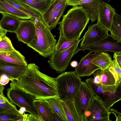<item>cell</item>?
Returning a JSON list of instances; mask_svg holds the SVG:
<instances>
[{"instance_id": "35", "label": "cell", "mask_w": 121, "mask_h": 121, "mask_svg": "<svg viewBox=\"0 0 121 121\" xmlns=\"http://www.w3.org/2000/svg\"><path fill=\"white\" fill-rule=\"evenodd\" d=\"M109 111L110 113H113L115 116L116 121H121V114L117 110L113 108H110Z\"/></svg>"}, {"instance_id": "31", "label": "cell", "mask_w": 121, "mask_h": 121, "mask_svg": "<svg viewBox=\"0 0 121 121\" xmlns=\"http://www.w3.org/2000/svg\"><path fill=\"white\" fill-rule=\"evenodd\" d=\"M23 114L15 112H0V121H22Z\"/></svg>"}, {"instance_id": "45", "label": "cell", "mask_w": 121, "mask_h": 121, "mask_svg": "<svg viewBox=\"0 0 121 121\" xmlns=\"http://www.w3.org/2000/svg\"><path fill=\"white\" fill-rule=\"evenodd\" d=\"M19 111L21 114H23L26 112V109L24 107H22L20 108Z\"/></svg>"}, {"instance_id": "14", "label": "cell", "mask_w": 121, "mask_h": 121, "mask_svg": "<svg viewBox=\"0 0 121 121\" xmlns=\"http://www.w3.org/2000/svg\"><path fill=\"white\" fill-rule=\"evenodd\" d=\"M90 52L82 57L75 67L74 71L79 77H89L96 70L100 69L92 62V54Z\"/></svg>"}, {"instance_id": "43", "label": "cell", "mask_w": 121, "mask_h": 121, "mask_svg": "<svg viewBox=\"0 0 121 121\" xmlns=\"http://www.w3.org/2000/svg\"><path fill=\"white\" fill-rule=\"evenodd\" d=\"M0 13L2 14H8L9 13L7 12L5 9L0 5Z\"/></svg>"}, {"instance_id": "17", "label": "cell", "mask_w": 121, "mask_h": 121, "mask_svg": "<svg viewBox=\"0 0 121 121\" xmlns=\"http://www.w3.org/2000/svg\"><path fill=\"white\" fill-rule=\"evenodd\" d=\"M104 3L103 0H83L78 6H81L92 22L97 20L99 11Z\"/></svg>"}, {"instance_id": "32", "label": "cell", "mask_w": 121, "mask_h": 121, "mask_svg": "<svg viewBox=\"0 0 121 121\" xmlns=\"http://www.w3.org/2000/svg\"><path fill=\"white\" fill-rule=\"evenodd\" d=\"M15 49L9 38L6 35L0 37V50L11 51Z\"/></svg>"}, {"instance_id": "26", "label": "cell", "mask_w": 121, "mask_h": 121, "mask_svg": "<svg viewBox=\"0 0 121 121\" xmlns=\"http://www.w3.org/2000/svg\"><path fill=\"white\" fill-rule=\"evenodd\" d=\"M16 9L21 11L31 17H40L42 15L39 11L29 6L22 3H18L14 0H3Z\"/></svg>"}, {"instance_id": "18", "label": "cell", "mask_w": 121, "mask_h": 121, "mask_svg": "<svg viewBox=\"0 0 121 121\" xmlns=\"http://www.w3.org/2000/svg\"><path fill=\"white\" fill-rule=\"evenodd\" d=\"M27 66L15 65L0 63V75L5 74L11 80L22 75L26 70Z\"/></svg>"}, {"instance_id": "38", "label": "cell", "mask_w": 121, "mask_h": 121, "mask_svg": "<svg viewBox=\"0 0 121 121\" xmlns=\"http://www.w3.org/2000/svg\"><path fill=\"white\" fill-rule=\"evenodd\" d=\"M82 0H67V4L68 5L74 7L78 6V2Z\"/></svg>"}, {"instance_id": "12", "label": "cell", "mask_w": 121, "mask_h": 121, "mask_svg": "<svg viewBox=\"0 0 121 121\" xmlns=\"http://www.w3.org/2000/svg\"><path fill=\"white\" fill-rule=\"evenodd\" d=\"M16 34L19 41L28 45L36 35L34 22L30 19L21 20Z\"/></svg>"}, {"instance_id": "19", "label": "cell", "mask_w": 121, "mask_h": 121, "mask_svg": "<svg viewBox=\"0 0 121 121\" xmlns=\"http://www.w3.org/2000/svg\"><path fill=\"white\" fill-rule=\"evenodd\" d=\"M94 82L96 84L106 86L115 85V79L112 73L107 69L98 70L93 73Z\"/></svg>"}, {"instance_id": "25", "label": "cell", "mask_w": 121, "mask_h": 121, "mask_svg": "<svg viewBox=\"0 0 121 121\" xmlns=\"http://www.w3.org/2000/svg\"><path fill=\"white\" fill-rule=\"evenodd\" d=\"M109 37L119 43H121V16L116 12L114 16Z\"/></svg>"}, {"instance_id": "7", "label": "cell", "mask_w": 121, "mask_h": 121, "mask_svg": "<svg viewBox=\"0 0 121 121\" xmlns=\"http://www.w3.org/2000/svg\"><path fill=\"white\" fill-rule=\"evenodd\" d=\"M7 91V96L13 104L20 108H25L26 112L30 114L39 116L34 103L35 96L16 88L10 87Z\"/></svg>"}, {"instance_id": "44", "label": "cell", "mask_w": 121, "mask_h": 121, "mask_svg": "<svg viewBox=\"0 0 121 121\" xmlns=\"http://www.w3.org/2000/svg\"><path fill=\"white\" fill-rule=\"evenodd\" d=\"M77 62L76 61H73L70 63V65L73 67H75L77 66L78 64Z\"/></svg>"}, {"instance_id": "1", "label": "cell", "mask_w": 121, "mask_h": 121, "mask_svg": "<svg viewBox=\"0 0 121 121\" xmlns=\"http://www.w3.org/2000/svg\"><path fill=\"white\" fill-rule=\"evenodd\" d=\"M39 69L35 63L28 64L22 75L11 80L10 87L19 89L32 95L36 97V99L59 98L56 78L41 73Z\"/></svg>"}, {"instance_id": "16", "label": "cell", "mask_w": 121, "mask_h": 121, "mask_svg": "<svg viewBox=\"0 0 121 121\" xmlns=\"http://www.w3.org/2000/svg\"><path fill=\"white\" fill-rule=\"evenodd\" d=\"M116 13L114 8L108 4L104 2L99 10L97 23L110 31Z\"/></svg>"}, {"instance_id": "42", "label": "cell", "mask_w": 121, "mask_h": 121, "mask_svg": "<svg viewBox=\"0 0 121 121\" xmlns=\"http://www.w3.org/2000/svg\"><path fill=\"white\" fill-rule=\"evenodd\" d=\"M1 75H0V80L1 78ZM4 89L5 87L4 86L1 85L0 83V95H4L3 92Z\"/></svg>"}, {"instance_id": "24", "label": "cell", "mask_w": 121, "mask_h": 121, "mask_svg": "<svg viewBox=\"0 0 121 121\" xmlns=\"http://www.w3.org/2000/svg\"><path fill=\"white\" fill-rule=\"evenodd\" d=\"M18 3L26 4L40 12L41 14L48 9L53 0H14Z\"/></svg>"}, {"instance_id": "27", "label": "cell", "mask_w": 121, "mask_h": 121, "mask_svg": "<svg viewBox=\"0 0 121 121\" xmlns=\"http://www.w3.org/2000/svg\"><path fill=\"white\" fill-rule=\"evenodd\" d=\"M0 5L10 15L19 19H30V17L24 12L19 10L6 1L0 0Z\"/></svg>"}, {"instance_id": "33", "label": "cell", "mask_w": 121, "mask_h": 121, "mask_svg": "<svg viewBox=\"0 0 121 121\" xmlns=\"http://www.w3.org/2000/svg\"><path fill=\"white\" fill-rule=\"evenodd\" d=\"M0 112H8L20 113L15 105L10 100L5 103H0Z\"/></svg>"}, {"instance_id": "46", "label": "cell", "mask_w": 121, "mask_h": 121, "mask_svg": "<svg viewBox=\"0 0 121 121\" xmlns=\"http://www.w3.org/2000/svg\"><path fill=\"white\" fill-rule=\"evenodd\" d=\"M108 0V1H110V0Z\"/></svg>"}, {"instance_id": "36", "label": "cell", "mask_w": 121, "mask_h": 121, "mask_svg": "<svg viewBox=\"0 0 121 121\" xmlns=\"http://www.w3.org/2000/svg\"><path fill=\"white\" fill-rule=\"evenodd\" d=\"M4 75H1L0 83L1 85L4 86L7 84L10 80L6 75H4L5 74L4 76Z\"/></svg>"}, {"instance_id": "22", "label": "cell", "mask_w": 121, "mask_h": 121, "mask_svg": "<svg viewBox=\"0 0 121 121\" xmlns=\"http://www.w3.org/2000/svg\"><path fill=\"white\" fill-rule=\"evenodd\" d=\"M0 21V26L4 30L11 33H16L21 20L8 14H2Z\"/></svg>"}, {"instance_id": "4", "label": "cell", "mask_w": 121, "mask_h": 121, "mask_svg": "<svg viewBox=\"0 0 121 121\" xmlns=\"http://www.w3.org/2000/svg\"><path fill=\"white\" fill-rule=\"evenodd\" d=\"M85 81L95 96L109 111L115 103L121 100V83L111 86L98 84L94 82L92 77L86 79Z\"/></svg>"}, {"instance_id": "13", "label": "cell", "mask_w": 121, "mask_h": 121, "mask_svg": "<svg viewBox=\"0 0 121 121\" xmlns=\"http://www.w3.org/2000/svg\"><path fill=\"white\" fill-rule=\"evenodd\" d=\"M89 50L91 53L97 52L109 51L114 53L121 52V43L109 39L108 37L101 41L86 47L78 48L76 51L77 53L80 50Z\"/></svg>"}, {"instance_id": "3", "label": "cell", "mask_w": 121, "mask_h": 121, "mask_svg": "<svg viewBox=\"0 0 121 121\" xmlns=\"http://www.w3.org/2000/svg\"><path fill=\"white\" fill-rule=\"evenodd\" d=\"M35 28L36 37L27 46L42 56L49 57L55 51L56 40V36L51 32L50 28L42 17H31Z\"/></svg>"}, {"instance_id": "9", "label": "cell", "mask_w": 121, "mask_h": 121, "mask_svg": "<svg viewBox=\"0 0 121 121\" xmlns=\"http://www.w3.org/2000/svg\"><path fill=\"white\" fill-rule=\"evenodd\" d=\"M110 113L96 97L92 100L83 117V121H109Z\"/></svg>"}, {"instance_id": "10", "label": "cell", "mask_w": 121, "mask_h": 121, "mask_svg": "<svg viewBox=\"0 0 121 121\" xmlns=\"http://www.w3.org/2000/svg\"><path fill=\"white\" fill-rule=\"evenodd\" d=\"M95 96L86 82L82 81L74 96L73 102L78 112L83 119L85 112Z\"/></svg>"}, {"instance_id": "34", "label": "cell", "mask_w": 121, "mask_h": 121, "mask_svg": "<svg viewBox=\"0 0 121 121\" xmlns=\"http://www.w3.org/2000/svg\"><path fill=\"white\" fill-rule=\"evenodd\" d=\"M27 121H43V120L40 116L30 114L28 116Z\"/></svg>"}, {"instance_id": "2", "label": "cell", "mask_w": 121, "mask_h": 121, "mask_svg": "<svg viewBox=\"0 0 121 121\" xmlns=\"http://www.w3.org/2000/svg\"><path fill=\"white\" fill-rule=\"evenodd\" d=\"M58 22V29L67 40L79 39L90 20L81 6L73 7Z\"/></svg>"}, {"instance_id": "8", "label": "cell", "mask_w": 121, "mask_h": 121, "mask_svg": "<svg viewBox=\"0 0 121 121\" xmlns=\"http://www.w3.org/2000/svg\"><path fill=\"white\" fill-rule=\"evenodd\" d=\"M67 0H53L49 6L42 15L45 23L52 30L56 26L68 6Z\"/></svg>"}, {"instance_id": "11", "label": "cell", "mask_w": 121, "mask_h": 121, "mask_svg": "<svg viewBox=\"0 0 121 121\" xmlns=\"http://www.w3.org/2000/svg\"><path fill=\"white\" fill-rule=\"evenodd\" d=\"M108 31L97 23L90 25L83 37L79 48L86 47L108 38L109 36Z\"/></svg>"}, {"instance_id": "5", "label": "cell", "mask_w": 121, "mask_h": 121, "mask_svg": "<svg viewBox=\"0 0 121 121\" xmlns=\"http://www.w3.org/2000/svg\"><path fill=\"white\" fill-rule=\"evenodd\" d=\"M56 78L59 99L73 101L74 96L81 85V78L74 71L62 72Z\"/></svg>"}, {"instance_id": "20", "label": "cell", "mask_w": 121, "mask_h": 121, "mask_svg": "<svg viewBox=\"0 0 121 121\" xmlns=\"http://www.w3.org/2000/svg\"><path fill=\"white\" fill-rule=\"evenodd\" d=\"M34 103L43 121H53L52 109L46 101L35 99Z\"/></svg>"}, {"instance_id": "37", "label": "cell", "mask_w": 121, "mask_h": 121, "mask_svg": "<svg viewBox=\"0 0 121 121\" xmlns=\"http://www.w3.org/2000/svg\"><path fill=\"white\" fill-rule=\"evenodd\" d=\"M113 58L116 60L120 66L121 67V52L114 53Z\"/></svg>"}, {"instance_id": "30", "label": "cell", "mask_w": 121, "mask_h": 121, "mask_svg": "<svg viewBox=\"0 0 121 121\" xmlns=\"http://www.w3.org/2000/svg\"><path fill=\"white\" fill-rule=\"evenodd\" d=\"M112 73L115 79V85H118L121 82V68L115 59L112 60L107 68Z\"/></svg>"}, {"instance_id": "39", "label": "cell", "mask_w": 121, "mask_h": 121, "mask_svg": "<svg viewBox=\"0 0 121 121\" xmlns=\"http://www.w3.org/2000/svg\"><path fill=\"white\" fill-rule=\"evenodd\" d=\"M52 109L53 112V121H63L62 118L55 111Z\"/></svg>"}, {"instance_id": "15", "label": "cell", "mask_w": 121, "mask_h": 121, "mask_svg": "<svg viewBox=\"0 0 121 121\" xmlns=\"http://www.w3.org/2000/svg\"><path fill=\"white\" fill-rule=\"evenodd\" d=\"M0 63L22 66L28 65L25 57L15 49L11 51L0 50Z\"/></svg>"}, {"instance_id": "6", "label": "cell", "mask_w": 121, "mask_h": 121, "mask_svg": "<svg viewBox=\"0 0 121 121\" xmlns=\"http://www.w3.org/2000/svg\"><path fill=\"white\" fill-rule=\"evenodd\" d=\"M83 38L79 39L73 45L67 49L61 51H55L49 57L48 62L50 67L58 73L64 72L69 66L76 51L80 41Z\"/></svg>"}, {"instance_id": "29", "label": "cell", "mask_w": 121, "mask_h": 121, "mask_svg": "<svg viewBox=\"0 0 121 121\" xmlns=\"http://www.w3.org/2000/svg\"><path fill=\"white\" fill-rule=\"evenodd\" d=\"M52 109L60 116L64 121H67L63 109L59 98H51L46 99Z\"/></svg>"}, {"instance_id": "21", "label": "cell", "mask_w": 121, "mask_h": 121, "mask_svg": "<svg viewBox=\"0 0 121 121\" xmlns=\"http://www.w3.org/2000/svg\"><path fill=\"white\" fill-rule=\"evenodd\" d=\"M67 121H83V118L78 112L73 101L60 100Z\"/></svg>"}, {"instance_id": "28", "label": "cell", "mask_w": 121, "mask_h": 121, "mask_svg": "<svg viewBox=\"0 0 121 121\" xmlns=\"http://www.w3.org/2000/svg\"><path fill=\"white\" fill-rule=\"evenodd\" d=\"M59 34L60 36L58 41L55 47V51H61L67 49L76 42L79 39L67 40L61 31H60Z\"/></svg>"}, {"instance_id": "40", "label": "cell", "mask_w": 121, "mask_h": 121, "mask_svg": "<svg viewBox=\"0 0 121 121\" xmlns=\"http://www.w3.org/2000/svg\"><path fill=\"white\" fill-rule=\"evenodd\" d=\"M9 100L4 95H0V103H5Z\"/></svg>"}, {"instance_id": "23", "label": "cell", "mask_w": 121, "mask_h": 121, "mask_svg": "<svg viewBox=\"0 0 121 121\" xmlns=\"http://www.w3.org/2000/svg\"><path fill=\"white\" fill-rule=\"evenodd\" d=\"M112 60L111 56L107 52H97L92 54V62L101 70L107 69Z\"/></svg>"}, {"instance_id": "41", "label": "cell", "mask_w": 121, "mask_h": 121, "mask_svg": "<svg viewBox=\"0 0 121 121\" xmlns=\"http://www.w3.org/2000/svg\"><path fill=\"white\" fill-rule=\"evenodd\" d=\"M7 32L3 29L0 26V37L6 35Z\"/></svg>"}]
</instances>
